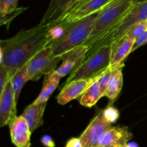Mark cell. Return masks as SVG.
<instances>
[{
	"label": "cell",
	"mask_w": 147,
	"mask_h": 147,
	"mask_svg": "<svg viewBox=\"0 0 147 147\" xmlns=\"http://www.w3.org/2000/svg\"><path fill=\"white\" fill-rule=\"evenodd\" d=\"M111 44L101 47L71 72L65 84L78 79L97 77L110 66Z\"/></svg>",
	"instance_id": "cell-4"
},
{
	"label": "cell",
	"mask_w": 147,
	"mask_h": 147,
	"mask_svg": "<svg viewBox=\"0 0 147 147\" xmlns=\"http://www.w3.org/2000/svg\"><path fill=\"white\" fill-rule=\"evenodd\" d=\"M19 0H0V14L1 17L7 15L17 10Z\"/></svg>",
	"instance_id": "cell-23"
},
{
	"label": "cell",
	"mask_w": 147,
	"mask_h": 147,
	"mask_svg": "<svg viewBox=\"0 0 147 147\" xmlns=\"http://www.w3.org/2000/svg\"><path fill=\"white\" fill-rule=\"evenodd\" d=\"M146 31H147L146 22H142L136 23V24L132 25L125 33V34L123 35H126V37H129V38H131L136 40Z\"/></svg>",
	"instance_id": "cell-22"
},
{
	"label": "cell",
	"mask_w": 147,
	"mask_h": 147,
	"mask_svg": "<svg viewBox=\"0 0 147 147\" xmlns=\"http://www.w3.org/2000/svg\"><path fill=\"white\" fill-rule=\"evenodd\" d=\"M47 102L40 104L32 103L24 109L22 115L28 123L31 132L41 127L44 123L43 115L45 110Z\"/></svg>",
	"instance_id": "cell-15"
},
{
	"label": "cell",
	"mask_w": 147,
	"mask_h": 147,
	"mask_svg": "<svg viewBox=\"0 0 147 147\" xmlns=\"http://www.w3.org/2000/svg\"><path fill=\"white\" fill-rule=\"evenodd\" d=\"M98 76L90 79H78L65 84V86L57 97V103L64 105L73 99L80 97Z\"/></svg>",
	"instance_id": "cell-12"
},
{
	"label": "cell",
	"mask_w": 147,
	"mask_h": 147,
	"mask_svg": "<svg viewBox=\"0 0 147 147\" xmlns=\"http://www.w3.org/2000/svg\"><path fill=\"white\" fill-rule=\"evenodd\" d=\"M134 4V0H113L100 12L90 36L83 44L88 46L85 60L103 46L111 44L115 33Z\"/></svg>",
	"instance_id": "cell-2"
},
{
	"label": "cell",
	"mask_w": 147,
	"mask_h": 147,
	"mask_svg": "<svg viewBox=\"0 0 147 147\" xmlns=\"http://www.w3.org/2000/svg\"><path fill=\"white\" fill-rule=\"evenodd\" d=\"M17 102L10 79L0 93V126L9 125L17 116Z\"/></svg>",
	"instance_id": "cell-9"
},
{
	"label": "cell",
	"mask_w": 147,
	"mask_h": 147,
	"mask_svg": "<svg viewBox=\"0 0 147 147\" xmlns=\"http://www.w3.org/2000/svg\"><path fill=\"white\" fill-rule=\"evenodd\" d=\"M61 61V58L53 54L50 45L45 46L27 63L28 81H37L43 75L54 71Z\"/></svg>",
	"instance_id": "cell-5"
},
{
	"label": "cell",
	"mask_w": 147,
	"mask_h": 147,
	"mask_svg": "<svg viewBox=\"0 0 147 147\" xmlns=\"http://www.w3.org/2000/svg\"><path fill=\"white\" fill-rule=\"evenodd\" d=\"M147 1V0H134V3H138V2H142V1Z\"/></svg>",
	"instance_id": "cell-32"
},
{
	"label": "cell",
	"mask_w": 147,
	"mask_h": 147,
	"mask_svg": "<svg viewBox=\"0 0 147 147\" xmlns=\"http://www.w3.org/2000/svg\"><path fill=\"white\" fill-rule=\"evenodd\" d=\"M67 25L63 23H56L50 25L47 31L49 39V44L59 40L63 35Z\"/></svg>",
	"instance_id": "cell-21"
},
{
	"label": "cell",
	"mask_w": 147,
	"mask_h": 147,
	"mask_svg": "<svg viewBox=\"0 0 147 147\" xmlns=\"http://www.w3.org/2000/svg\"><path fill=\"white\" fill-rule=\"evenodd\" d=\"M146 20L147 1L134 3L115 33L112 42L121 38L132 25L136 23L145 22Z\"/></svg>",
	"instance_id": "cell-10"
},
{
	"label": "cell",
	"mask_w": 147,
	"mask_h": 147,
	"mask_svg": "<svg viewBox=\"0 0 147 147\" xmlns=\"http://www.w3.org/2000/svg\"><path fill=\"white\" fill-rule=\"evenodd\" d=\"M113 1V0H90L80 7L66 12L54 24L63 23L65 24H68L78 21L88 16L100 12Z\"/></svg>",
	"instance_id": "cell-7"
},
{
	"label": "cell",
	"mask_w": 147,
	"mask_h": 147,
	"mask_svg": "<svg viewBox=\"0 0 147 147\" xmlns=\"http://www.w3.org/2000/svg\"><path fill=\"white\" fill-rule=\"evenodd\" d=\"M90 1V0H73V1H72L70 4H69V6H68V7H67V10H66L65 13L67 12L70 11V10H74V9H76V8H78V7H80V6L83 5V4H86V2H88V1ZM64 14H63V15H64Z\"/></svg>",
	"instance_id": "cell-30"
},
{
	"label": "cell",
	"mask_w": 147,
	"mask_h": 147,
	"mask_svg": "<svg viewBox=\"0 0 147 147\" xmlns=\"http://www.w3.org/2000/svg\"><path fill=\"white\" fill-rule=\"evenodd\" d=\"M146 43H147V31L145 32V33H144L141 37H139V38L136 40V43H135L132 52L136 50V49L139 48L141 47V46L146 44Z\"/></svg>",
	"instance_id": "cell-29"
},
{
	"label": "cell",
	"mask_w": 147,
	"mask_h": 147,
	"mask_svg": "<svg viewBox=\"0 0 147 147\" xmlns=\"http://www.w3.org/2000/svg\"><path fill=\"white\" fill-rule=\"evenodd\" d=\"M28 81L27 77V64L24 65L23 67L20 68L13 74L11 78V84H12L13 91H14L15 99L17 102L18 101L19 97H20V92L22 89L25 84L26 82Z\"/></svg>",
	"instance_id": "cell-20"
},
{
	"label": "cell",
	"mask_w": 147,
	"mask_h": 147,
	"mask_svg": "<svg viewBox=\"0 0 147 147\" xmlns=\"http://www.w3.org/2000/svg\"><path fill=\"white\" fill-rule=\"evenodd\" d=\"M111 71L112 67L111 66H109L98 78V82L99 84H100L103 97L105 92H106V88H107L108 84H109V79H110L111 77Z\"/></svg>",
	"instance_id": "cell-25"
},
{
	"label": "cell",
	"mask_w": 147,
	"mask_h": 147,
	"mask_svg": "<svg viewBox=\"0 0 147 147\" xmlns=\"http://www.w3.org/2000/svg\"><path fill=\"white\" fill-rule=\"evenodd\" d=\"M49 24L40 23L28 30H22L11 38L1 40L0 66H4L12 76L36 53L49 45Z\"/></svg>",
	"instance_id": "cell-1"
},
{
	"label": "cell",
	"mask_w": 147,
	"mask_h": 147,
	"mask_svg": "<svg viewBox=\"0 0 147 147\" xmlns=\"http://www.w3.org/2000/svg\"><path fill=\"white\" fill-rule=\"evenodd\" d=\"M11 78V76L8 71L4 66H0V93L4 90V87Z\"/></svg>",
	"instance_id": "cell-26"
},
{
	"label": "cell",
	"mask_w": 147,
	"mask_h": 147,
	"mask_svg": "<svg viewBox=\"0 0 147 147\" xmlns=\"http://www.w3.org/2000/svg\"><path fill=\"white\" fill-rule=\"evenodd\" d=\"M8 125L11 141L16 147L31 146L32 132L22 115H17Z\"/></svg>",
	"instance_id": "cell-11"
},
{
	"label": "cell",
	"mask_w": 147,
	"mask_h": 147,
	"mask_svg": "<svg viewBox=\"0 0 147 147\" xmlns=\"http://www.w3.org/2000/svg\"><path fill=\"white\" fill-rule=\"evenodd\" d=\"M65 147H83V145L80 138L72 137L67 140Z\"/></svg>",
	"instance_id": "cell-28"
},
{
	"label": "cell",
	"mask_w": 147,
	"mask_h": 147,
	"mask_svg": "<svg viewBox=\"0 0 147 147\" xmlns=\"http://www.w3.org/2000/svg\"><path fill=\"white\" fill-rule=\"evenodd\" d=\"M111 126L112 124L105 119L103 110H100L79 137L83 147H98L102 138Z\"/></svg>",
	"instance_id": "cell-6"
},
{
	"label": "cell",
	"mask_w": 147,
	"mask_h": 147,
	"mask_svg": "<svg viewBox=\"0 0 147 147\" xmlns=\"http://www.w3.org/2000/svg\"><path fill=\"white\" fill-rule=\"evenodd\" d=\"M40 143L45 147H55V142L53 137L48 134L42 135L40 139Z\"/></svg>",
	"instance_id": "cell-27"
},
{
	"label": "cell",
	"mask_w": 147,
	"mask_h": 147,
	"mask_svg": "<svg viewBox=\"0 0 147 147\" xmlns=\"http://www.w3.org/2000/svg\"><path fill=\"white\" fill-rule=\"evenodd\" d=\"M99 13L100 12L66 24L67 27L63 35L59 40L49 44L53 54L61 58L69 50L84 44L93 30Z\"/></svg>",
	"instance_id": "cell-3"
},
{
	"label": "cell",
	"mask_w": 147,
	"mask_h": 147,
	"mask_svg": "<svg viewBox=\"0 0 147 147\" xmlns=\"http://www.w3.org/2000/svg\"><path fill=\"white\" fill-rule=\"evenodd\" d=\"M124 64L119 65L112 67L111 74L108 84L107 88L105 92L103 97H106L111 102L114 101L117 98L123 86V73L122 69Z\"/></svg>",
	"instance_id": "cell-17"
},
{
	"label": "cell",
	"mask_w": 147,
	"mask_h": 147,
	"mask_svg": "<svg viewBox=\"0 0 147 147\" xmlns=\"http://www.w3.org/2000/svg\"><path fill=\"white\" fill-rule=\"evenodd\" d=\"M133 138L127 126H113L105 133L98 147H123Z\"/></svg>",
	"instance_id": "cell-13"
},
{
	"label": "cell",
	"mask_w": 147,
	"mask_h": 147,
	"mask_svg": "<svg viewBox=\"0 0 147 147\" xmlns=\"http://www.w3.org/2000/svg\"><path fill=\"white\" fill-rule=\"evenodd\" d=\"M123 147H139V146L136 142H130V141H129V143H127V144Z\"/></svg>",
	"instance_id": "cell-31"
},
{
	"label": "cell",
	"mask_w": 147,
	"mask_h": 147,
	"mask_svg": "<svg viewBox=\"0 0 147 147\" xmlns=\"http://www.w3.org/2000/svg\"><path fill=\"white\" fill-rule=\"evenodd\" d=\"M145 22H146V28H147V20L145 21Z\"/></svg>",
	"instance_id": "cell-33"
},
{
	"label": "cell",
	"mask_w": 147,
	"mask_h": 147,
	"mask_svg": "<svg viewBox=\"0 0 147 147\" xmlns=\"http://www.w3.org/2000/svg\"><path fill=\"white\" fill-rule=\"evenodd\" d=\"M60 80V78L58 77L54 73V71L45 75L41 92L39 94L38 97L34 99L33 103L40 104L42 102H47L52 94L58 86Z\"/></svg>",
	"instance_id": "cell-18"
},
{
	"label": "cell",
	"mask_w": 147,
	"mask_h": 147,
	"mask_svg": "<svg viewBox=\"0 0 147 147\" xmlns=\"http://www.w3.org/2000/svg\"><path fill=\"white\" fill-rule=\"evenodd\" d=\"M73 0H51L40 23L51 24L55 23L65 13L69 4Z\"/></svg>",
	"instance_id": "cell-16"
},
{
	"label": "cell",
	"mask_w": 147,
	"mask_h": 147,
	"mask_svg": "<svg viewBox=\"0 0 147 147\" xmlns=\"http://www.w3.org/2000/svg\"><path fill=\"white\" fill-rule=\"evenodd\" d=\"M136 40L123 35L111 43V56L110 66H117L123 63V61L133 50Z\"/></svg>",
	"instance_id": "cell-14"
},
{
	"label": "cell",
	"mask_w": 147,
	"mask_h": 147,
	"mask_svg": "<svg viewBox=\"0 0 147 147\" xmlns=\"http://www.w3.org/2000/svg\"><path fill=\"white\" fill-rule=\"evenodd\" d=\"M98 78L80 97L79 102L82 106L86 107V108H92L96 105L100 98L103 97L100 84L98 82Z\"/></svg>",
	"instance_id": "cell-19"
},
{
	"label": "cell",
	"mask_w": 147,
	"mask_h": 147,
	"mask_svg": "<svg viewBox=\"0 0 147 147\" xmlns=\"http://www.w3.org/2000/svg\"><path fill=\"white\" fill-rule=\"evenodd\" d=\"M103 110V114L105 119L111 124L115 123L120 117L119 110L111 105H108L104 110Z\"/></svg>",
	"instance_id": "cell-24"
},
{
	"label": "cell",
	"mask_w": 147,
	"mask_h": 147,
	"mask_svg": "<svg viewBox=\"0 0 147 147\" xmlns=\"http://www.w3.org/2000/svg\"><path fill=\"white\" fill-rule=\"evenodd\" d=\"M88 46L85 45L78 46L61 56L62 63L54 71V73L60 79L77 69L86 59Z\"/></svg>",
	"instance_id": "cell-8"
}]
</instances>
